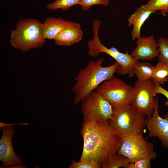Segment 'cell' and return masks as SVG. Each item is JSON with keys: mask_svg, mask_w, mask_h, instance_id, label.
<instances>
[{"mask_svg": "<svg viewBox=\"0 0 168 168\" xmlns=\"http://www.w3.org/2000/svg\"><path fill=\"white\" fill-rule=\"evenodd\" d=\"M81 133L83 146L79 161H93L101 167L110 156L117 153L121 144V137L108 121L84 119Z\"/></svg>", "mask_w": 168, "mask_h": 168, "instance_id": "1", "label": "cell"}, {"mask_svg": "<svg viewBox=\"0 0 168 168\" xmlns=\"http://www.w3.org/2000/svg\"><path fill=\"white\" fill-rule=\"evenodd\" d=\"M104 60L102 57L95 61L91 60L85 68L80 70L74 78L76 83L72 89L75 95L74 104H77L100 84L110 79L117 72L119 66L117 62L104 67L102 65Z\"/></svg>", "mask_w": 168, "mask_h": 168, "instance_id": "2", "label": "cell"}, {"mask_svg": "<svg viewBox=\"0 0 168 168\" xmlns=\"http://www.w3.org/2000/svg\"><path fill=\"white\" fill-rule=\"evenodd\" d=\"M109 125L121 137L143 134L146 115L131 104L113 106Z\"/></svg>", "mask_w": 168, "mask_h": 168, "instance_id": "3", "label": "cell"}, {"mask_svg": "<svg viewBox=\"0 0 168 168\" xmlns=\"http://www.w3.org/2000/svg\"><path fill=\"white\" fill-rule=\"evenodd\" d=\"M42 28V23L37 19H21L15 29L11 31L9 42L13 47L22 52L41 47L45 42Z\"/></svg>", "mask_w": 168, "mask_h": 168, "instance_id": "4", "label": "cell"}, {"mask_svg": "<svg viewBox=\"0 0 168 168\" xmlns=\"http://www.w3.org/2000/svg\"><path fill=\"white\" fill-rule=\"evenodd\" d=\"M101 24L99 22L93 23L92 30L94 32L93 38L88 41V55L97 57L101 53H104L114 58L119 64L117 71L118 74L124 75L128 74L130 77H133L135 74L133 67L138 60L134 58L127 51L125 53L119 51L113 47L108 48L101 42L98 35L99 29Z\"/></svg>", "mask_w": 168, "mask_h": 168, "instance_id": "5", "label": "cell"}, {"mask_svg": "<svg viewBox=\"0 0 168 168\" xmlns=\"http://www.w3.org/2000/svg\"><path fill=\"white\" fill-rule=\"evenodd\" d=\"M117 153L127 158L130 162L142 158L152 160L157 157L153 144L147 142L143 134L121 137V144Z\"/></svg>", "mask_w": 168, "mask_h": 168, "instance_id": "6", "label": "cell"}, {"mask_svg": "<svg viewBox=\"0 0 168 168\" xmlns=\"http://www.w3.org/2000/svg\"><path fill=\"white\" fill-rule=\"evenodd\" d=\"M133 88V86L114 75L103 82L97 88L96 91L114 106L131 104Z\"/></svg>", "mask_w": 168, "mask_h": 168, "instance_id": "7", "label": "cell"}, {"mask_svg": "<svg viewBox=\"0 0 168 168\" xmlns=\"http://www.w3.org/2000/svg\"><path fill=\"white\" fill-rule=\"evenodd\" d=\"M81 101V110L84 119L91 121H108L111 118L113 106L96 91L91 92Z\"/></svg>", "mask_w": 168, "mask_h": 168, "instance_id": "8", "label": "cell"}, {"mask_svg": "<svg viewBox=\"0 0 168 168\" xmlns=\"http://www.w3.org/2000/svg\"><path fill=\"white\" fill-rule=\"evenodd\" d=\"M131 104L147 117L151 116L153 111L156 85L152 80H138L133 86Z\"/></svg>", "mask_w": 168, "mask_h": 168, "instance_id": "9", "label": "cell"}, {"mask_svg": "<svg viewBox=\"0 0 168 168\" xmlns=\"http://www.w3.org/2000/svg\"><path fill=\"white\" fill-rule=\"evenodd\" d=\"M2 131V135L0 140V160L2 162V165L0 168H26L20 156L16 154L13 147L12 138L16 134L13 125L4 127Z\"/></svg>", "mask_w": 168, "mask_h": 168, "instance_id": "10", "label": "cell"}, {"mask_svg": "<svg viewBox=\"0 0 168 168\" xmlns=\"http://www.w3.org/2000/svg\"><path fill=\"white\" fill-rule=\"evenodd\" d=\"M159 103V97H155L152 114L145 119V125L148 132L147 138H158L162 144L168 148V112L164 118L161 117L158 113Z\"/></svg>", "mask_w": 168, "mask_h": 168, "instance_id": "11", "label": "cell"}, {"mask_svg": "<svg viewBox=\"0 0 168 168\" xmlns=\"http://www.w3.org/2000/svg\"><path fill=\"white\" fill-rule=\"evenodd\" d=\"M154 36H142L137 40V46L132 51L131 54L138 61L152 60L158 57L159 52L157 42Z\"/></svg>", "mask_w": 168, "mask_h": 168, "instance_id": "12", "label": "cell"}, {"mask_svg": "<svg viewBox=\"0 0 168 168\" xmlns=\"http://www.w3.org/2000/svg\"><path fill=\"white\" fill-rule=\"evenodd\" d=\"M83 36L80 25L71 21H67L62 30L54 40L56 44L68 46L81 41Z\"/></svg>", "mask_w": 168, "mask_h": 168, "instance_id": "13", "label": "cell"}, {"mask_svg": "<svg viewBox=\"0 0 168 168\" xmlns=\"http://www.w3.org/2000/svg\"><path fill=\"white\" fill-rule=\"evenodd\" d=\"M67 21L61 17H49L42 23V36L45 39H55L64 27Z\"/></svg>", "mask_w": 168, "mask_h": 168, "instance_id": "14", "label": "cell"}, {"mask_svg": "<svg viewBox=\"0 0 168 168\" xmlns=\"http://www.w3.org/2000/svg\"><path fill=\"white\" fill-rule=\"evenodd\" d=\"M153 12L151 11L145 10L140 7L129 17L128 25L130 26L133 25V26L131 33L133 41L141 37L140 30L142 25L150 14Z\"/></svg>", "mask_w": 168, "mask_h": 168, "instance_id": "15", "label": "cell"}, {"mask_svg": "<svg viewBox=\"0 0 168 168\" xmlns=\"http://www.w3.org/2000/svg\"><path fill=\"white\" fill-rule=\"evenodd\" d=\"M154 66L151 64L146 62H141L138 61L135 64L133 70L138 79L141 81L151 80Z\"/></svg>", "mask_w": 168, "mask_h": 168, "instance_id": "16", "label": "cell"}, {"mask_svg": "<svg viewBox=\"0 0 168 168\" xmlns=\"http://www.w3.org/2000/svg\"><path fill=\"white\" fill-rule=\"evenodd\" d=\"M151 80L155 84H163L168 81V64L159 62L154 67Z\"/></svg>", "mask_w": 168, "mask_h": 168, "instance_id": "17", "label": "cell"}, {"mask_svg": "<svg viewBox=\"0 0 168 168\" xmlns=\"http://www.w3.org/2000/svg\"><path fill=\"white\" fill-rule=\"evenodd\" d=\"M130 163L127 158L116 153L110 156L102 166L103 168H118L124 167L128 168Z\"/></svg>", "mask_w": 168, "mask_h": 168, "instance_id": "18", "label": "cell"}, {"mask_svg": "<svg viewBox=\"0 0 168 168\" xmlns=\"http://www.w3.org/2000/svg\"><path fill=\"white\" fill-rule=\"evenodd\" d=\"M140 7L153 12L160 10L162 14L164 15L168 13V0H149L146 4L142 5Z\"/></svg>", "mask_w": 168, "mask_h": 168, "instance_id": "19", "label": "cell"}, {"mask_svg": "<svg viewBox=\"0 0 168 168\" xmlns=\"http://www.w3.org/2000/svg\"><path fill=\"white\" fill-rule=\"evenodd\" d=\"M80 1V0H55L54 2L49 3L46 8L51 11L61 9L65 11L74 5H79Z\"/></svg>", "mask_w": 168, "mask_h": 168, "instance_id": "20", "label": "cell"}, {"mask_svg": "<svg viewBox=\"0 0 168 168\" xmlns=\"http://www.w3.org/2000/svg\"><path fill=\"white\" fill-rule=\"evenodd\" d=\"M159 62L168 64V38H161L157 41Z\"/></svg>", "mask_w": 168, "mask_h": 168, "instance_id": "21", "label": "cell"}, {"mask_svg": "<svg viewBox=\"0 0 168 168\" xmlns=\"http://www.w3.org/2000/svg\"><path fill=\"white\" fill-rule=\"evenodd\" d=\"M101 166L95 161L90 160H73L72 163L68 166L69 168H100Z\"/></svg>", "mask_w": 168, "mask_h": 168, "instance_id": "22", "label": "cell"}, {"mask_svg": "<svg viewBox=\"0 0 168 168\" xmlns=\"http://www.w3.org/2000/svg\"><path fill=\"white\" fill-rule=\"evenodd\" d=\"M109 2V0H80L79 5L83 11H86L93 5H101L106 6Z\"/></svg>", "mask_w": 168, "mask_h": 168, "instance_id": "23", "label": "cell"}, {"mask_svg": "<svg viewBox=\"0 0 168 168\" xmlns=\"http://www.w3.org/2000/svg\"><path fill=\"white\" fill-rule=\"evenodd\" d=\"M151 160L148 158L141 159L134 162H130L128 168H150Z\"/></svg>", "mask_w": 168, "mask_h": 168, "instance_id": "24", "label": "cell"}, {"mask_svg": "<svg viewBox=\"0 0 168 168\" xmlns=\"http://www.w3.org/2000/svg\"><path fill=\"white\" fill-rule=\"evenodd\" d=\"M156 94H161L167 98V101L165 103V105H168V91L163 88L160 85L155 84Z\"/></svg>", "mask_w": 168, "mask_h": 168, "instance_id": "25", "label": "cell"}, {"mask_svg": "<svg viewBox=\"0 0 168 168\" xmlns=\"http://www.w3.org/2000/svg\"><path fill=\"white\" fill-rule=\"evenodd\" d=\"M29 124L27 123H16V124H8L4 123L2 122H0V129L2 130V128L5 127L10 126L13 125H28Z\"/></svg>", "mask_w": 168, "mask_h": 168, "instance_id": "26", "label": "cell"}]
</instances>
